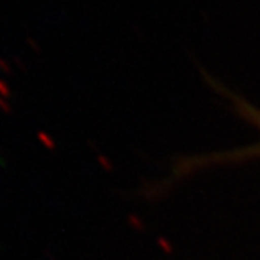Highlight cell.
I'll return each mask as SVG.
<instances>
[{
	"label": "cell",
	"instance_id": "cell-1",
	"mask_svg": "<svg viewBox=\"0 0 260 260\" xmlns=\"http://www.w3.org/2000/svg\"><path fill=\"white\" fill-rule=\"evenodd\" d=\"M225 95L229 97L233 109L239 114V117L246 121L247 124H250L251 127L259 133L257 140L246 145V146H240V148L182 158L174 168V177L175 178L186 177V175H191V174H195L203 169H208V168L246 164L250 160L260 159V109L257 106L251 104L250 102H247L246 99L236 95L230 91H225Z\"/></svg>",
	"mask_w": 260,
	"mask_h": 260
}]
</instances>
